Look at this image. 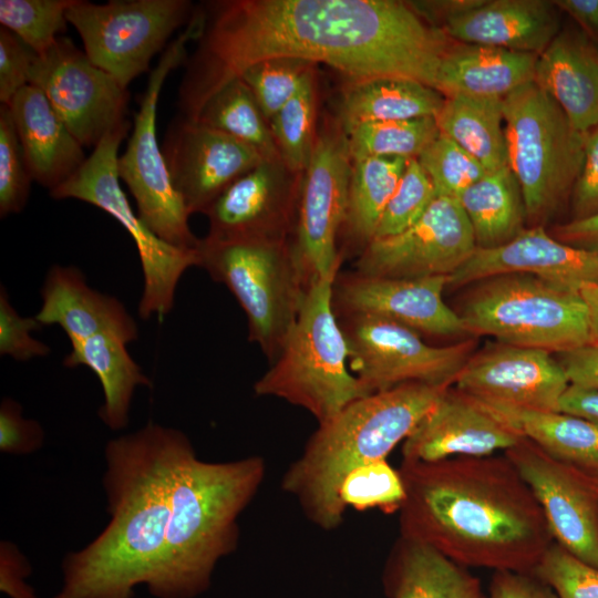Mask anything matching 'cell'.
<instances>
[{
    "label": "cell",
    "instance_id": "74e56055",
    "mask_svg": "<svg viewBox=\"0 0 598 598\" xmlns=\"http://www.w3.org/2000/svg\"><path fill=\"white\" fill-rule=\"evenodd\" d=\"M316 92L313 69L296 94L269 120L279 155L292 173H305L315 148Z\"/></svg>",
    "mask_w": 598,
    "mask_h": 598
},
{
    "label": "cell",
    "instance_id": "836d02e7",
    "mask_svg": "<svg viewBox=\"0 0 598 598\" xmlns=\"http://www.w3.org/2000/svg\"><path fill=\"white\" fill-rule=\"evenodd\" d=\"M435 121L440 133L470 153L487 173L508 165L503 99L447 96Z\"/></svg>",
    "mask_w": 598,
    "mask_h": 598
},
{
    "label": "cell",
    "instance_id": "8992f818",
    "mask_svg": "<svg viewBox=\"0 0 598 598\" xmlns=\"http://www.w3.org/2000/svg\"><path fill=\"white\" fill-rule=\"evenodd\" d=\"M336 277L311 280L297 319L271 367L254 384L308 411L318 424L370 393L350 371L349 349L332 307Z\"/></svg>",
    "mask_w": 598,
    "mask_h": 598
},
{
    "label": "cell",
    "instance_id": "7bdbcfd3",
    "mask_svg": "<svg viewBox=\"0 0 598 598\" xmlns=\"http://www.w3.org/2000/svg\"><path fill=\"white\" fill-rule=\"evenodd\" d=\"M435 196L434 186L417 159H409L373 239L394 236L409 228L424 214Z\"/></svg>",
    "mask_w": 598,
    "mask_h": 598
},
{
    "label": "cell",
    "instance_id": "6f0895ef",
    "mask_svg": "<svg viewBox=\"0 0 598 598\" xmlns=\"http://www.w3.org/2000/svg\"><path fill=\"white\" fill-rule=\"evenodd\" d=\"M553 3L598 44V0H555Z\"/></svg>",
    "mask_w": 598,
    "mask_h": 598
},
{
    "label": "cell",
    "instance_id": "ba28073f",
    "mask_svg": "<svg viewBox=\"0 0 598 598\" xmlns=\"http://www.w3.org/2000/svg\"><path fill=\"white\" fill-rule=\"evenodd\" d=\"M456 311L468 337L565 352L591 343L579 292L525 272L494 275L471 283Z\"/></svg>",
    "mask_w": 598,
    "mask_h": 598
},
{
    "label": "cell",
    "instance_id": "f546056e",
    "mask_svg": "<svg viewBox=\"0 0 598 598\" xmlns=\"http://www.w3.org/2000/svg\"><path fill=\"white\" fill-rule=\"evenodd\" d=\"M64 358L66 368L84 365L100 380L103 403L99 416L112 430L126 427L135 389L151 388V380L128 353L127 343L114 334H96L72 343Z\"/></svg>",
    "mask_w": 598,
    "mask_h": 598
},
{
    "label": "cell",
    "instance_id": "ee69618b",
    "mask_svg": "<svg viewBox=\"0 0 598 598\" xmlns=\"http://www.w3.org/2000/svg\"><path fill=\"white\" fill-rule=\"evenodd\" d=\"M32 176L16 131L10 109L0 106V216L23 210L30 195Z\"/></svg>",
    "mask_w": 598,
    "mask_h": 598
},
{
    "label": "cell",
    "instance_id": "c3c4849f",
    "mask_svg": "<svg viewBox=\"0 0 598 598\" xmlns=\"http://www.w3.org/2000/svg\"><path fill=\"white\" fill-rule=\"evenodd\" d=\"M42 426L22 415V406L10 398L0 405V450L9 454H29L41 447Z\"/></svg>",
    "mask_w": 598,
    "mask_h": 598
},
{
    "label": "cell",
    "instance_id": "30bf717a",
    "mask_svg": "<svg viewBox=\"0 0 598 598\" xmlns=\"http://www.w3.org/2000/svg\"><path fill=\"white\" fill-rule=\"evenodd\" d=\"M131 123L126 120L109 131L81 167L50 192L54 199L75 198L106 212L133 238L140 257L144 288L138 316L162 320L174 307L177 285L184 272L198 266V252L169 245L156 236L132 209L120 186L118 148Z\"/></svg>",
    "mask_w": 598,
    "mask_h": 598
},
{
    "label": "cell",
    "instance_id": "44dd1931",
    "mask_svg": "<svg viewBox=\"0 0 598 598\" xmlns=\"http://www.w3.org/2000/svg\"><path fill=\"white\" fill-rule=\"evenodd\" d=\"M281 158L264 159L233 182L208 207L207 237L287 238L300 188Z\"/></svg>",
    "mask_w": 598,
    "mask_h": 598
},
{
    "label": "cell",
    "instance_id": "7a4b0ae2",
    "mask_svg": "<svg viewBox=\"0 0 598 598\" xmlns=\"http://www.w3.org/2000/svg\"><path fill=\"white\" fill-rule=\"evenodd\" d=\"M401 537L466 567L533 573L554 543L543 511L503 455L402 460Z\"/></svg>",
    "mask_w": 598,
    "mask_h": 598
},
{
    "label": "cell",
    "instance_id": "f1b7e54d",
    "mask_svg": "<svg viewBox=\"0 0 598 598\" xmlns=\"http://www.w3.org/2000/svg\"><path fill=\"white\" fill-rule=\"evenodd\" d=\"M389 598H486L468 568L436 549L400 537L383 573Z\"/></svg>",
    "mask_w": 598,
    "mask_h": 598
},
{
    "label": "cell",
    "instance_id": "8fae6325",
    "mask_svg": "<svg viewBox=\"0 0 598 598\" xmlns=\"http://www.w3.org/2000/svg\"><path fill=\"white\" fill-rule=\"evenodd\" d=\"M205 21L204 12H195L183 32L165 48L148 75L126 150L117 158L118 177L134 197L141 219L161 239L184 249L197 248L199 239L190 230V214L172 184L157 141L156 115L166 78L186 60V45L200 38Z\"/></svg>",
    "mask_w": 598,
    "mask_h": 598
},
{
    "label": "cell",
    "instance_id": "e0dca14e",
    "mask_svg": "<svg viewBox=\"0 0 598 598\" xmlns=\"http://www.w3.org/2000/svg\"><path fill=\"white\" fill-rule=\"evenodd\" d=\"M504 454L533 492L554 542L598 568V485L526 436Z\"/></svg>",
    "mask_w": 598,
    "mask_h": 598
},
{
    "label": "cell",
    "instance_id": "9f6ffc18",
    "mask_svg": "<svg viewBox=\"0 0 598 598\" xmlns=\"http://www.w3.org/2000/svg\"><path fill=\"white\" fill-rule=\"evenodd\" d=\"M559 411L598 425V391L570 384L560 400Z\"/></svg>",
    "mask_w": 598,
    "mask_h": 598
},
{
    "label": "cell",
    "instance_id": "ac0fdd59",
    "mask_svg": "<svg viewBox=\"0 0 598 598\" xmlns=\"http://www.w3.org/2000/svg\"><path fill=\"white\" fill-rule=\"evenodd\" d=\"M569 385L553 353L497 341L472 354L453 386L484 403L560 412Z\"/></svg>",
    "mask_w": 598,
    "mask_h": 598
},
{
    "label": "cell",
    "instance_id": "60d3db41",
    "mask_svg": "<svg viewBox=\"0 0 598 598\" xmlns=\"http://www.w3.org/2000/svg\"><path fill=\"white\" fill-rule=\"evenodd\" d=\"M416 159L436 195L455 199L487 173L477 159L441 133Z\"/></svg>",
    "mask_w": 598,
    "mask_h": 598
},
{
    "label": "cell",
    "instance_id": "ab89813d",
    "mask_svg": "<svg viewBox=\"0 0 598 598\" xmlns=\"http://www.w3.org/2000/svg\"><path fill=\"white\" fill-rule=\"evenodd\" d=\"M405 496L399 470L386 460L374 461L351 471L339 488V499L347 509L379 508L384 513L399 512Z\"/></svg>",
    "mask_w": 598,
    "mask_h": 598
},
{
    "label": "cell",
    "instance_id": "681fc988",
    "mask_svg": "<svg viewBox=\"0 0 598 598\" xmlns=\"http://www.w3.org/2000/svg\"><path fill=\"white\" fill-rule=\"evenodd\" d=\"M570 199L573 219L598 213V124L586 133L584 164Z\"/></svg>",
    "mask_w": 598,
    "mask_h": 598
},
{
    "label": "cell",
    "instance_id": "1f68e13d",
    "mask_svg": "<svg viewBox=\"0 0 598 598\" xmlns=\"http://www.w3.org/2000/svg\"><path fill=\"white\" fill-rule=\"evenodd\" d=\"M484 404L549 455L598 485L597 424L564 412Z\"/></svg>",
    "mask_w": 598,
    "mask_h": 598
},
{
    "label": "cell",
    "instance_id": "f6af8a7d",
    "mask_svg": "<svg viewBox=\"0 0 598 598\" xmlns=\"http://www.w3.org/2000/svg\"><path fill=\"white\" fill-rule=\"evenodd\" d=\"M557 598H598V568L553 543L533 571Z\"/></svg>",
    "mask_w": 598,
    "mask_h": 598
},
{
    "label": "cell",
    "instance_id": "bcb514c9",
    "mask_svg": "<svg viewBox=\"0 0 598 598\" xmlns=\"http://www.w3.org/2000/svg\"><path fill=\"white\" fill-rule=\"evenodd\" d=\"M42 327L34 317L21 316L10 303L3 286L0 289V354L16 361H29L48 355L50 347L32 337L31 332Z\"/></svg>",
    "mask_w": 598,
    "mask_h": 598
},
{
    "label": "cell",
    "instance_id": "e575fe53",
    "mask_svg": "<svg viewBox=\"0 0 598 598\" xmlns=\"http://www.w3.org/2000/svg\"><path fill=\"white\" fill-rule=\"evenodd\" d=\"M409 159L365 157L352 161L343 227L361 250L373 239L383 210Z\"/></svg>",
    "mask_w": 598,
    "mask_h": 598
},
{
    "label": "cell",
    "instance_id": "816d5d0a",
    "mask_svg": "<svg viewBox=\"0 0 598 598\" xmlns=\"http://www.w3.org/2000/svg\"><path fill=\"white\" fill-rule=\"evenodd\" d=\"M571 385L598 391V342L556 353Z\"/></svg>",
    "mask_w": 598,
    "mask_h": 598
},
{
    "label": "cell",
    "instance_id": "6da1fadb",
    "mask_svg": "<svg viewBox=\"0 0 598 598\" xmlns=\"http://www.w3.org/2000/svg\"><path fill=\"white\" fill-rule=\"evenodd\" d=\"M182 81L185 116L264 60L321 62L351 82L402 78L434 87L452 43L395 0H231L216 2Z\"/></svg>",
    "mask_w": 598,
    "mask_h": 598
},
{
    "label": "cell",
    "instance_id": "680465c9",
    "mask_svg": "<svg viewBox=\"0 0 598 598\" xmlns=\"http://www.w3.org/2000/svg\"><path fill=\"white\" fill-rule=\"evenodd\" d=\"M579 295L587 308L591 342H598V282L584 285Z\"/></svg>",
    "mask_w": 598,
    "mask_h": 598
},
{
    "label": "cell",
    "instance_id": "7c38bea8",
    "mask_svg": "<svg viewBox=\"0 0 598 598\" xmlns=\"http://www.w3.org/2000/svg\"><path fill=\"white\" fill-rule=\"evenodd\" d=\"M187 0H75L66 20L80 34L84 52L123 87L148 70L171 35L192 19Z\"/></svg>",
    "mask_w": 598,
    "mask_h": 598
},
{
    "label": "cell",
    "instance_id": "5bb4252c",
    "mask_svg": "<svg viewBox=\"0 0 598 598\" xmlns=\"http://www.w3.org/2000/svg\"><path fill=\"white\" fill-rule=\"evenodd\" d=\"M29 84L39 87L84 147H95L124 121L130 93L97 68L70 38L60 37L37 54Z\"/></svg>",
    "mask_w": 598,
    "mask_h": 598
},
{
    "label": "cell",
    "instance_id": "2e32d148",
    "mask_svg": "<svg viewBox=\"0 0 598 598\" xmlns=\"http://www.w3.org/2000/svg\"><path fill=\"white\" fill-rule=\"evenodd\" d=\"M475 249L472 227L458 200L436 195L409 228L394 236L372 239L354 266L358 274L371 277H448Z\"/></svg>",
    "mask_w": 598,
    "mask_h": 598
},
{
    "label": "cell",
    "instance_id": "d6986e66",
    "mask_svg": "<svg viewBox=\"0 0 598 598\" xmlns=\"http://www.w3.org/2000/svg\"><path fill=\"white\" fill-rule=\"evenodd\" d=\"M162 151L189 214H205L233 182L266 159L252 146L186 116L172 122Z\"/></svg>",
    "mask_w": 598,
    "mask_h": 598
},
{
    "label": "cell",
    "instance_id": "b9f144b4",
    "mask_svg": "<svg viewBox=\"0 0 598 598\" xmlns=\"http://www.w3.org/2000/svg\"><path fill=\"white\" fill-rule=\"evenodd\" d=\"M312 66L305 60L275 58L252 64L238 78L249 86L269 122L296 94Z\"/></svg>",
    "mask_w": 598,
    "mask_h": 598
},
{
    "label": "cell",
    "instance_id": "cb8c5ba5",
    "mask_svg": "<svg viewBox=\"0 0 598 598\" xmlns=\"http://www.w3.org/2000/svg\"><path fill=\"white\" fill-rule=\"evenodd\" d=\"M41 297L35 318L42 326L61 327L71 344L102 333L114 334L127 344L138 339V327L122 301L90 287L74 266L53 265Z\"/></svg>",
    "mask_w": 598,
    "mask_h": 598
},
{
    "label": "cell",
    "instance_id": "d6a6232c",
    "mask_svg": "<svg viewBox=\"0 0 598 598\" xmlns=\"http://www.w3.org/2000/svg\"><path fill=\"white\" fill-rule=\"evenodd\" d=\"M457 200L472 227L476 248H498L526 229L523 193L508 165L486 173Z\"/></svg>",
    "mask_w": 598,
    "mask_h": 598
},
{
    "label": "cell",
    "instance_id": "7402d4cb",
    "mask_svg": "<svg viewBox=\"0 0 598 598\" xmlns=\"http://www.w3.org/2000/svg\"><path fill=\"white\" fill-rule=\"evenodd\" d=\"M524 435L455 386L444 391L402 445V460L435 462L507 451Z\"/></svg>",
    "mask_w": 598,
    "mask_h": 598
},
{
    "label": "cell",
    "instance_id": "52a82bcc",
    "mask_svg": "<svg viewBox=\"0 0 598 598\" xmlns=\"http://www.w3.org/2000/svg\"><path fill=\"white\" fill-rule=\"evenodd\" d=\"M198 266L224 283L248 319L249 341L274 362L311 279L288 238L199 239Z\"/></svg>",
    "mask_w": 598,
    "mask_h": 598
},
{
    "label": "cell",
    "instance_id": "f5cc1de1",
    "mask_svg": "<svg viewBox=\"0 0 598 598\" xmlns=\"http://www.w3.org/2000/svg\"><path fill=\"white\" fill-rule=\"evenodd\" d=\"M0 589L10 598H37L27 582L30 566L11 543L2 542L0 549Z\"/></svg>",
    "mask_w": 598,
    "mask_h": 598
},
{
    "label": "cell",
    "instance_id": "5b68a950",
    "mask_svg": "<svg viewBox=\"0 0 598 598\" xmlns=\"http://www.w3.org/2000/svg\"><path fill=\"white\" fill-rule=\"evenodd\" d=\"M446 389L409 382L352 401L318 424L283 474L282 489L312 524L336 529L347 511L339 499L346 476L364 464L386 460Z\"/></svg>",
    "mask_w": 598,
    "mask_h": 598
},
{
    "label": "cell",
    "instance_id": "d590c367",
    "mask_svg": "<svg viewBox=\"0 0 598 598\" xmlns=\"http://www.w3.org/2000/svg\"><path fill=\"white\" fill-rule=\"evenodd\" d=\"M193 120L252 146L266 159L281 158L268 120L240 78L208 99Z\"/></svg>",
    "mask_w": 598,
    "mask_h": 598
},
{
    "label": "cell",
    "instance_id": "f35d334b",
    "mask_svg": "<svg viewBox=\"0 0 598 598\" xmlns=\"http://www.w3.org/2000/svg\"><path fill=\"white\" fill-rule=\"evenodd\" d=\"M75 0H0V23L37 54L66 31V11Z\"/></svg>",
    "mask_w": 598,
    "mask_h": 598
},
{
    "label": "cell",
    "instance_id": "9a60e30c",
    "mask_svg": "<svg viewBox=\"0 0 598 598\" xmlns=\"http://www.w3.org/2000/svg\"><path fill=\"white\" fill-rule=\"evenodd\" d=\"M351 168L340 125L322 130L301 181L293 240L311 280L339 274L337 238L346 220Z\"/></svg>",
    "mask_w": 598,
    "mask_h": 598
},
{
    "label": "cell",
    "instance_id": "4fadbf2b",
    "mask_svg": "<svg viewBox=\"0 0 598 598\" xmlns=\"http://www.w3.org/2000/svg\"><path fill=\"white\" fill-rule=\"evenodd\" d=\"M349 368L370 393L409 382L450 388L477 350V337L444 347L398 322L371 316L339 318Z\"/></svg>",
    "mask_w": 598,
    "mask_h": 598
},
{
    "label": "cell",
    "instance_id": "f907efd6",
    "mask_svg": "<svg viewBox=\"0 0 598 598\" xmlns=\"http://www.w3.org/2000/svg\"><path fill=\"white\" fill-rule=\"evenodd\" d=\"M486 598H557L534 573L494 571Z\"/></svg>",
    "mask_w": 598,
    "mask_h": 598
},
{
    "label": "cell",
    "instance_id": "11a10c76",
    "mask_svg": "<svg viewBox=\"0 0 598 598\" xmlns=\"http://www.w3.org/2000/svg\"><path fill=\"white\" fill-rule=\"evenodd\" d=\"M482 0H425L408 1L413 11L427 24L443 31L454 17L481 3Z\"/></svg>",
    "mask_w": 598,
    "mask_h": 598
},
{
    "label": "cell",
    "instance_id": "d4e9b609",
    "mask_svg": "<svg viewBox=\"0 0 598 598\" xmlns=\"http://www.w3.org/2000/svg\"><path fill=\"white\" fill-rule=\"evenodd\" d=\"M560 29L553 1L482 0L451 19L443 31L456 42L539 55Z\"/></svg>",
    "mask_w": 598,
    "mask_h": 598
},
{
    "label": "cell",
    "instance_id": "4316f807",
    "mask_svg": "<svg viewBox=\"0 0 598 598\" xmlns=\"http://www.w3.org/2000/svg\"><path fill=\"white\" fill-rule=\"evenodd\" d=\"M7 105L32 179L55 189L86 159L83 146L39 87L27 84Z\"/></svg>",
    "mask_w": 598,
    "mask_h": 598
},
{
    "label": "cell",
    "instance_id": "277c9868",
    "mask_svg": "<svg viewBox=\"0 0 598 598\" xmlns=\"http://www.w3.org/2000/svg\"><path fill=\"white\" fill-rule=\"evenodd\" d=\"M266 475L260 456L199 460L186 435L169 473V523L155 598H196L212 584L220 559L237 549L238 518Z\"/></svg>",
    "mask_w": 598,
    "mask_h": 598
},
{
    "label": "cell",
    "instance_id": "83f0119b",
    "mask_svg": "<svg viewBox=\"0 0 598 598\" xmlns=\"http://www.w3.org/2000/svg\"><path fill=\"white\" fill-rule=\"evenodd\" d=\"M537 59L535 53L452 41L439 65L434 89L445 97L504 99L534 81Z\"/></svg>",
    "mask_w": 598,
    "mask_h": 598
},
{
    "label": "cell",
    "instance_id": "db71d44e",
    "mask_svg": "<svg viewBox=\"0 0 598 598\" xmlns=\"http://www.w3.org/2000/svg\"><path fill=\"white\" fill-rule=\"evenodd\" d=\"M549 235L576 248L598 251V213L554 226Z\"/></svg>",
    "mask_w": 598,
    "mask_h": 598
},
{
    "label": "cell",
    "instance_id": "9c48e42d",
    "mask_svg": "<svg viewBox=\"0 0 598 598\" xmlns=\"http://www.w3.org/2000/svg\"><path fill=\"white\" fill-rule=\"evenodd\" d=\"M507 164L525 202L529 227L544 226L571 197L586 133L534 81L503 99Z\"/></svg>",
    "mask_w": 598,
    "mask_h": 598
},
{
    "label": "cell",
    "instance_id": "7dc6e473",
    "mask_svg": "<svg viewBox=\"0 0 598 598\" xmlns=\"http://www.w3.org/2000/svg\"><path fill=\"white\" fill-rule=\"evenodd\" d=\"M37 53L6 28L0 30V102L9 104L29 84V72Z\"/></svg>",
    "mask_w": 598,
    "mask_h": 598
},
{
    "label": "cell",
    "instance_id": "ffe728a7",
    "mask_svg": "<svg viewBox=\"0 0 598 598\" xmlns=\"http://www.w3.org/2000/svg\"><path fill=\"white\" fill-rule=\"evenodd\" d=\"M447 276L415 279L338 274L332 287L337 318L371 316L403 324L420 334L467 336L464 324L443 299Z\"/></svg>",
    "mask_w": 598,
    "mask_h": 598
},
{
    "label": "cell",
    "instance_id": "4dcf8cb0",
    "mask_svg": "<svg viewBox=\"0 0 598 598\" xmlns=\"http://www.w3.org/2000/svg\"><path fill=\"white\" fill-rule=\"evenodd\" d=\"M445 96L434 87L402 78L351 82L339 109V125L347 131L371 122L436 117Z\"/></svg>",
    "mask_w": 598,
    "mask_h": 598
},
{
    "label": "cell",
    "instance_id": "603a6c76",
    "mask_svg": "<svg viewBox=\"0 0 598 598\" xmlns=\"http://www.w3.org/2000/svg\"><path fill=\"white\" fill-rule=\"evenodd\" d=\"M507 272L532 274L579 292L584 285L598 282V251L566 245L550 236L544 226L528 227L504 246L476 248L448 276L446 288L457 289Z\"/></svg>",
    "mask_w": 598,
    "mask_h": 598
},
{
    "label": "cell",
    "instance_id": "484cf974",
    "mask_svg": "<svg viewBox=\"0 0 598 598\" xmlns=\"http://www.w3.org/2000/svg\"><path fill=\"white\" fill-rule=\"evenodd\" d=\"M534 82L578 131L598 124V44L577 25L561 27L538 55Z\"/></svg>",
    "mask_w": 598,
    "mask_h": 598
},
{
    "label": "cell",
    "instance_id": "8d00e7d4",
    "mask_svg": "<svg viewBox=\"0 0 598 598\" xmlns=\"http://www.w3.org/2000/svg\"><path fill=\"white\" fill-rule=\"evenodd\" d=\"M343 132L352 161L365 157L417 158L440 134L434 117L362 123Z\"/></svg>",
    "mask_w": 598,
    "mask_h": 598
},
{
    "label": "cell",
    "instance_id": "3957f363",
    "mask_svg": "<svg viewBox=\"0 0 598 598\" xmlns=\"http://www.w3.org/2000/svg\"><path fill=\"white\" fill-rule=\"evenodd\" d=\"M185 434L153 422L105 446L103 486L111 516L105 528L62 563L53 598H133L155 586L169 523V473Z\"/></svg>",
    "mask_w": 598,
    "mask_h": 598
}]
</instances>
